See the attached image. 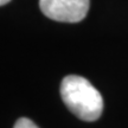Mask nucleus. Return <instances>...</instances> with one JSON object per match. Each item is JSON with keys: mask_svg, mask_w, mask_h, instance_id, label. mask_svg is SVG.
Returning <instances> with one entry per match:
<instances>
[{"mask_svg": "<svg viewBox=\"0 0 128 128\" xmlns=\"http://www.w3.org/2000/svg\"><path fill=\"white\" fill-rule=\"evenodd\" d=\"M60 96L69 110L83 121H96L103 112V98L87 78L69 75L60 83Z\"/></svg>", "mask_w": 128, "mask_h": 128, "instance_id": "f257e3e1", "label": "nucleus"}, {"mask_svg": "<svg viewBox=\"0 0 128 128\" xmlns=\"http://www.w3.org/2000/svg\"><path fill=\"white\" fill-rule=\"evenodd\" d=\"M89 0H39L45 17L62 23H78L89 11Z\"/></svg>", "mask_w": 128, "mask_h": 128, "instance_id": "f03ea898", "label": "nucleus"}, {"mask_svg": "<svg viewBox=\"0 0 128 128\" xmlns=\"http://www.w3.org/2000/svg\"><path fill=\"white\" fill-rule=\"evenodd\" d=\"M13 128H38L36 126V124L31 121L28 118H20V119L17 120V122L14 124Z\"/></svg>", "mask_w": 128, "mask_h": 128, "instance_id": "7ed1b4c3", "label": "nucleus"}, {"mask_svg": "<svg viewBox=\"0 0 128 128\" xmlns=\"http://www.w3.org/2000/svg\"><path fill=\"white\" fill-rule=\"evenodd\" d=\"M11 0H0V6H2V5H6L7 2H10Z\"/></svg>", "mask_w": 128, "mask_h": 128, "instance_id": "20e7f679", "label": "nucleus"}]
</instances>
